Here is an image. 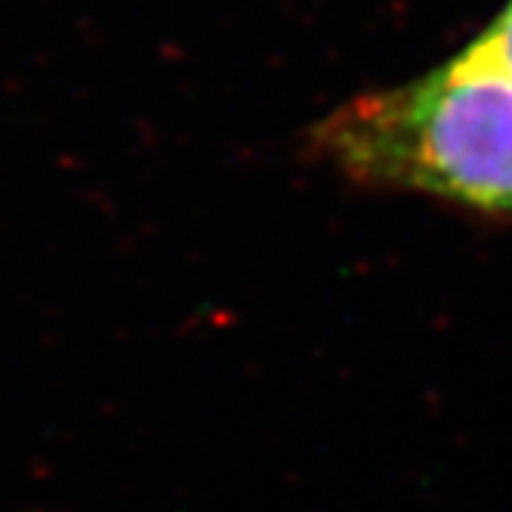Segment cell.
I'll list each match as a JSON object with an SVG mask.
<instances>
[{"label": "cell", "mask_w": 512, "mask_h": 512, "mask_svg": "<svg viewBox=\"0 0 512 512\" xmlns=\"http://www.w3.org/2000/svg\"><path fill=\"white\" fill-rule=\"evenodd\" d=\"M306 145L358 186L512 223V78L472 44L405 87L346 102Z\"/></svg>", "instance_id": "cell-1"}, {"label": "cell", "mask_w": 512, "mask_h": 512, "mask_svg": "<svg viewBox=\"0 0 512 512\" xmlns=\"http://www.w3.org/2000/svg\"><path fill=\"white\" fill-rule=\"evenodd\" d=\"M472 47L482 56H488L494 65H500L506 75L512 78V0H506V7L494 16V22L472 41Z\"/></svg>", "instance_id": "cell-2"}]
</instances>
